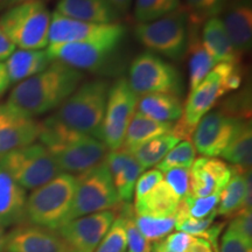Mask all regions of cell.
I'll list each match as a JSON object with an SVG mask.
<instances>
[{"label":"cell","mask_w":252,"mask_h":252,"mask_svg":"<svg viewBox=\"0 0 252 252\" xmlns=\"http://www.w3.org/2000/svg\"><path fill=\"white\" fill-rule=\"evenodd\" d=\"M84 74L52 61L48 68L13 88L6 104L20 113L35 118L56 110L80 87Z\"/></svg>","instance_id":"6da1fadb"},{"label":"cell","mask_w":252,"mask_h":252,"mask_svg":"<svg viewBox=\"0 0 252 252\" xmlns=\"http://www.w3.org/2000/svg\"><path fill=\"white\" fill-rule=\"evenodd\" d=\"M110 86L105 78L81 83L49 118L68 130L97 138L105 115Z\"/></svg>","instance_id":"7a4b0ae2"},{"label":"cell","mask_w":252,"mask_h":252,"mask_svg":"<svg viewBox=\"0 0 252 252\" xmlns=\"http://www.w3.org/2000/svg\"><path fill=\"white\" fill-rule=\"evenodd\" d=\"M76 186L77 176L60 173L53 180L34 189L27 197L26 220L58 231L68 222Z\"/></svg>","instance_id":"3957f363"},{"label":"cell","mask_w":252,"mask_h":252,"mask_svg":"<svg viewBox=\"0 0 252 252\" xmlns=\"http://www.w3.org/2000/svg\"><path fill=\"white\" fill-rule=\"evenodd\" d=\"M52 13L42 1H30L11 6L0 15V28L14 43L26 50H39L48 46Z\"/></svg>","instance_id":"277c9868"},{"label":"cell","mask_w":252,"mask_h":252,"mask_svg":"<svg viewBox=\"0 0 252 252\" xmlns=\"http://www.w3.org/2000/svg\"><path fill=\"white\" fill-rule=\"evenodd\" d=\"M189 15L181 7L165 17L139 23L134 28V36L141 46L154 54L178 61L186 54L188 39Z\"/></svg>","instance_id":"5b68a950"},{"label":"cell","mask_w":252,"mask_h":252,"mask_svg":"<svg viewBox=\"0 0 252 252\" xmlns=\"http://www.w3.org/2000/svg\"><path fill=\"white\" fill-rule=\"evenodd\" d=\"M0 165L26 190H34L62 173L48 149L35 143L6 154Z\"/></svg>","instance_id":"8992f818"},{"label":"cell","mask_w":252,"mask_h":252,"mask_svg":"<svg viewBox=\"0 0 252 252\" xmlns=\"http://www.w3.org/2000/svg\"><path fill=\"white\" fill-rule=\"evenodd\" d=\"M128 86L138 97L150 94H184V80L174 65L153 53L138 55L130 65Z\"/></svg>","instance_id":"52a82bcc"},{"label":"cell","mask_w":252,"mask_h":252,"mask_svg":"<svg viewBox=\"0 0 252 252\" xmlns=\"http://www.w3.org/2000/svg\"><path fill=\"white\" fill-rule=\"evenodd\" d=\"M105 160L77 176L74 202L68 222L90 214L111 210L121 203Z\"/></svg>","instance_id":"ba28073f"},{"label":"cell","mask_w":252,"mask_h":252,"mask_svg":"<svg viewBox=\"0 0 252 252\" xmlns=\"http://www.w3.org/2000/svg\"><path fill=\"white\" fill-rule=\"evenodd\" d=\"M139 97L128 86L126 78H118L110 86L105 115L97 139L110 151L121 150L124 144L128 123L137 110Z\"/></svg>","instance_id":"9c48e42d"},{"label":"cell","mask_w":252,"mask_h":252,"mask_svg":"<svg viewBox=\"0 0 252 252\" xmlns=\"http://www.w3.org/2000/svg\"><path fill=\"white\" fill-rule=\"evenodd\" d=\"M126 28L122 24H91L75 20L58 12H53L50 20L48 45L84 42H118L123 43Z\"/></svg>","instance_id":"30bf717a"},{"label":"cell","mask_w":252,"mask_h":252,"mask_svg":"<svg viewBox=\"0 0 252 252\" xmlns=\"http://www.w3.org/2000/svg\"><path fill=\"white\" fill-rule=\"evenodd\" d=\"M121 45L118 42L58 43L48 45L46 52L52 61L61 62L80 71L100 72L111 64Z\"/></svg>","instance_id":"8fae6325"},{"label":"cell","mask_w":252,"mask_h":252,"mask_svg":"<svg viewBox=\"0 0 252 252\" xmlns=\"http://www.w3.org/2000/svg\"><path fill=\"white\" fill-rule=\"evenodd\" d=\"M235 64L238 63H217L204 80L189 93L180 117L186 125L191 128L196 127L201 118L212 111L220 97L229 93L226 78Z\"/></svg>","instance_id":"7c38bea8"},{"label":"cell","mask_w":252,"mask_h":252,"mask_svg":"<svg viewBox=\"0 0 252 252\" xmlns=\"http://www.w3.org/2000/svg\"><path fill=\"white\" fill-rule=\"evenodd\" d=\"M245 122L226 116L219 109L212 110L201 118L191 135L195 150L207 158L220 157Z\"/></svg>","instance_id":"4fadbf2b"},{"label":"cell","mask_w":252,"mask_h":252,"mask_svg":"<svg viewBox=\"0 0 252 252\" xmlns=\"http://www.w3.org/2000/svg\"><path fill=\"white\" fill-rule=\"evenodd\" d=\"M49 152L62 173L78 176L103 162L108 147L97 138L82 134Z\"/></svg>","instance_id":"5bb4252c"},{"label":"cell","mask_w":252,"mask_h":252,"mask_svg":"<svg viewBox=\"0 0 252 252\" xmlns=\"http://www.w3.org/2000/svg\"><path fill=\"white\" fill-rule=\"evenodd\" d=\"M115 220V212L105 210L71 220L58 230L72 252H94Z\"/></svg>","instance_id":"9a60e30c"},{"label":"cell","mask_w":252,"mask_h":252,"mask_svg":"<svg viewBox=\"0 0 252 252\" xmlns=\"http://www.w3.org/2000/svg\"><path fill=\"white\" fill-rule=\"evenodd\" d=\"M41 122L0 104V159L12 151L34 144L39 139Z\"/></svg>","instance_id":"2e32d148"},{"label":"cell","mask_w":252,"mask_h":252,"mask_svg":"<svg viewBox=\"0 0 252 252\" xmlns=\"http://www.w3.org/2000/svg\"><path fill=\"white\" fill-rule=\"evenodd\" d=\"M5 252H72L55 230L34 224L17 225L6 235Z\"/></svg>","instance_id":"e0dca14e"},{"label":"cell","mask_w":252,"mask_h":252,"mask_svg":"<svg viewBox=\"0 0 252 252\" xmlns=\"http://www.w3.org/2000/svg\"><path fill=\"white\" fill-rule=\"evenodd\" d=\"M231 175V166L222 160L217 158H197L189 169V195L194 197L220 195Z\"/></svg>","instance_id":"ac0fdd59"},{"label":"cell","mask_w":252,"mask_h":252,"mask_svg":"<svg viewBox=\"0 0 252 252\" xmlns=\"http://www.w3.org/2000/svg\"><path fill=\"white\" fill-rule=\"evenodd\" d=\"M222 21L238 54H247L252 46V1L229 0L223 9Z\"/></svg>","instance_id":"d6986e66"},{"label":"cell","mask_w":252,"mask_h":252,"mask_svg":"<svg viewBox=\"0 0 252 252\" xmlns=\"http://www.w3.org/2000/svg\"><path fill=\"white\" fill-rule=\"evenodd\" d=\"M26 189L0 165V228H11L26 222Z\"/></svg>","instance_id":"ffe728a7"},{"label":"cell","mask_w":252,"mask_h":252,"mask_svg":"<svg viewBox=\"0 0 252 252\" xmlns=\"http://www.w3.org/2000/svg\"><path fill=\"white\" fill-rule=\"evenodd\" d=\"M105 162L119 198L128 203L133 196L137 180L145 169L130 152L123 149L108 153Z\"/></svg>","instance_id":"44dd1931"},{"label":"cell","mask_w":252,"mask_h":252,"mask_svg":"<svg viewBox=\"0 0 252 252\" xmlns=\"http://www.w3.org/2000/svg\"><path fill=\"white\" fill-rule=\"evenodd\" d=\"M55 12L75 20L91 24H117L121 14L108 0H59Z\"/></svg>","instance_id":"7402d4cb"},{"label":"cell","mask_w":252,"mask_h":252,"mask_svg":"<svg viewBox=\"0 0 252 252\" xmlns=\"http://www.w3.org/2000/svg\"><path fill=\"white\" fill-rule=\"evenodd\" d=\"M232 175L220 195L217 215L229 216L243 209H251V171L231 166Z\"/></svg>","instance_id":"603a6c76"},{"label":"cell","mask_w":252,"mask_h":252,"mask_svg":"<svg viewBox=\"0 0 252 252\" xmlns=\"http://www.w3.org/2000/svg\"><path fill=\"white\" fill-rule=\"evenodd\" d=\"M200 26L201 25L190 23V21L188 25L186 54L188 55L189 93L193 91L217 64L212 55L204 48L202 40H201Z\"/></svg>","instance_id":"cb8c5ba5"},{"label":"cell","mask_w":252,"mask_h":252,"mask_svg":"<svg viewBox=\"0 0 252 252\" xmlns=\"http://www.w3.org/2000/svg\"><path fill=\"white\" fill-rule=\"evenodd\" d=\"M201 40L216 63L242 62V56L235 49L220 18H210L204 21Z\"/></svg>","instance_id":"d4e9b609"},{"label":"cell","mask_w":252,"mask_h":252,"mask_svg":"<svg viewBox=\"0 0 252 252\" xmlns=\"http://www.w3.org/2000/svg\"><path fill=\"white\" fill-rule=\"evenodd\" d=\"M180 201L162 180L146 195L134 201V213L151 217H174Z\"/></svg>","instance_id":"484cf974"},{"label":"cell","mask_w":252,"mask_h":252,"mask_svg":"<svg viewBox=\"0 0 252 252\" xmlns=\"http://www.w3.org/2000/svg\"><path fill=\"white\" fill-rule=\"evenodd\" d=\"M52 60L46 50L19 49L5 61L9 83H20L48 68Z\"/></svg>","instance_id":"4316f807"},{"label":"cell","mask_w":252,"mask_h":252,"mask_svg":"<svg viewBox=\"0 0 252 252\" xmlns=\"http://www.w3.org/2000/svg\"><path fill=\"white\" fill-rule=\"evenodd\" d=\"M138 112L154 121L176 122L182 116L184 102L180 96L172 94H150L138 99Z\"/></svg>","instance_id":"83f0119b"},{"label":"cell","mask_w":252,"mask_h":252,"mask_svg":"<svg viewBox=\"0 0 252 252\" xmlns=\"http://www.w3.org/2000/svg\"><path fill=\"white\" fill-rule=\"evenodd\" d=\"M173 123H162L154 121L140 112L135 111L133 117L128 123L126 130L123 150L132 152L141 145L147 143L153 138L165 133H169Z\"/></svg>","instance_id":"f1b7e54d"},{"label":"cell","mask_w":252,"mask_h":252,"mask_svg":"<svg viewBox=\"0 0 252 252\" xmlns=\"http://www.w3.org/2000/svg\"><path fill=\"white\" fill-rule=\"evenodd\" d=\"M220 157L242 171H250L252 161L251 121L244 123L220 154Z\"/></svg>","instance_id":"f546056e"},{"label":"cell","mask_w":252,"mask_h":252,"mask_svg":"<svg viewBox=\"0 0 252 252\" xmlns=\"http://www.w3.org/2000/svg\"><path fill=\"white\" fill-rule=\"evenodd\" d=\"M179 141L180 140L171 133L158 135L132 151L131 154L140 163V166L146 169L157 166Z\"/></svg>","instance_id":"4dcf8cb0"},{"label":"cell","mask_w":252,"mask_h":252,"mask_svg":"<svg viewBox=\"0 0 252 252\" xmlns=\"http://www.w3.org/2000/svg\"><path fill=\"white\" fill-rule=\"evenodd\" d=\"M181 0H135L134 18L139 23H150L178 11Z\"/></svg>","instance_id":"1f68e13d"},{"label":"cell","mask_w":252,"mask_h":252,"mask_svg":"<svg viewBox=\"0 0 252 252\" xmlns=\"http://www.w3.org/2000/svg\"><path fill=\"white\" fill-rule=\"evenodd\" d=\"M196 159V150L190 140L179 141L166 157L158 163V168L161 173H166L172 168L190 169L194 160Z\"/></svg>","instance_id":"d6a6232c"},{"label":"cell","mask_w":252,"mask_h":252,"mask_svg":"<svg viewBox=\"0 0 252 252\" xmlns=\"http://www.w3.org/2000/svg\"><path fill=\"white\" fill-rule=\"evenodd\" d=\"M135 214V213H134ZM135 224L147 241H160L171 234L175 228V217H151L144 215L134 216Z\"/></svg>","instance_id":"836d02e7"},{"label":"cell","mask_w":252,"mask_h":252,"mask_svg":"<svg viewBox=\"0 0 252 252\" xmlns=\"http://www.w3.org/2000/svg\"><path fill=\"white\" fill-rule=\"evenodd\" d=\"M229 0H186L189 21L202 25L210 18H216L223 12Z\"/></svg>","instance_id":"e575fe53"},{"label":"cell","mask_w":252,"mask_h":252,"mask_svg":"<svg viewBox=\"0 0 252 252\" xmlns=\"http://www.w3.org/2000/svg\"><path fill=\"white\" fill-rule=\"evenodd\" d=\"M220 111L230 117L239 121H250L251 118V91L244 88L239 93L226 98L222 105L219 106Z\"/></svg>","instance_id":"d590c367"},{"label":"cell","mask_w":252,"mask_h":252,"mask_svg":"<svg viewBox=\"0 0 252 252\" xmlns=\"http://www.w3.org/2000/svg\"><path fill=\"white\" fill-rule=\"evenodd\" d=\"M122 216L125 222L126 238H127V252H150L151 245L141 235L134 220V210L130 203H125L122 210Z\"/></svg>","instance_id":"8d00e7d4"},{"label":"cell","mask_w":252,"mask_h":252,"mask_svg":"<svg viewBox=\"0 0 252 252\" xmlns=\"http://www.w3.org/2000/svg\"><path fill=\"white\" fill-rule=\"evenodd\" d=\"M127 245L125 222L121 215L113 220L94 252H125Z\"/></svg>","instance_id":"74e56055"},{"label":"cell","mask_w":252,"mask_h":252,"mask_svg":"<svg viewBox=\"0 0 252 252\" xmlns=\"http://www.w3.org/2000/svg\"><path fill=\"white\" fill-rule=\"evenodd\" d=\"M220 195H210L207 197H194L188 195L180 201L181 206L190 217L194 219H204L216 212Z\"/></svg>","instance_id":"f35d334b"},{"label":"cell","mask_w":252,"mask_h":252,"mask_svg":"<svg viewBox=\"0 0 252 252\" xmlns=\"http://www.w3.org/2000/svg\"><path fill=\"white\" fill-rule=\"evenodd\" d=\"M163 181L180 200L189 195V169L172 168L163 174Z\"/></svg>","instance_id":"ab89813d"},{"label":"cell","mask_w":252,"mask_h":252,"mask_svg":"<svg viewBox=\"0 0 252 252\" xmlns=\"http://www.w3.org/2000/svg\"><path fill=\"white\" fill-rule=\"evenodd\" d=\"M251 247L252 242L228 228L220 238V250L217 252H252Z\"/></svg>","instance_id":"60d3db41"},{"label":"cell","mask_w":252,"mask_h":252,"mask_svg":"<svg viewBox=\"0 0 252 252\" xmlns=\"http://www.w3.org/2000/svg\"><path fill=\"white\" fill-rule=\"evenodd\" d=\"M163 180V173L159 169H151L139 176L135 184V200H139Z\"/></svg>","instance_id":"b9f144b4"},{"label":"cell","mask_w":252,"mask_h":252,"mask_svg":"<svg viewBox=\"0 0 252 252\" xmlns=\"http://www.w3.org/2000/svg\"><path fill=\"white\" fill-rule=\"evenodd\" d=\"M228 228L235 230L248 241L252 242V214L251 209H243L237 213L235 219L230 222Z\"/></svg>","instance_id":"7bdbcfd3"},{"label":"cell","mask_w":252,"mask_h":252,"mask_svg":"<svg viewBox=\"0 0 252 252\" xmlns=\"http://www.w3.org/2000/svg\"><path fill=\"white\" fill-rule=\"evenodd\" d=\"M193 236L185 234V232H175L169 235L165 241H162L163 248L168 252H185L188 248Z\"/></svg>","instance_id":"ee69618b"},{"label":"cell","mask_w":252,"mask_h":252,"mask_svg":"<svg viewBox=\"0 0 252 252\" xmlns=\"http://www.w3.org/2000/svg\"><path fill=\"white\" fill-rule=\"evenodd\" d=\"M185 252H217V249L206 238L193 237Z\"/></svg>","instance_id":"f6af8a7d"},{"label":"cell","mask_w":252,"mask_h":252,"mask_svg":"<svg viewBox=\"0 0 252 252\" xmlns=\"http://www.w3.org/2000/svg\"><path fill=\"white\" fill-rule=\"evenodd\" d=\"M15 45L0 28V62H4L15 52Z\"/></svg>","instance_id":"bcb514c9"},{"label":"cell","mask_w":252,"mask_h":252,"mask_svg":"<svg viewBox=\"0 0 252 252\" xmlns=\"http://www.w3.org/2000/svg\"><path fill=\"white\" fill-rule=\"evenodd\" d=\"M133 0H108V2L118 12L119 14H125L130 9Z\"/></svg>","instance_id":"7dc6e473"},{"label":"cell","mask_w":252,"mask_h":252,"mask_svg":"<svg viewBox=\"0 0 252 252\" xmlns=\"http://www.w3.org/2000/svg\"><path fill=\"white\" fill-rule=\"evenodd\" d=\"M9 84L11 83H9L7 72H6L5 64L0 62V96L8 89Z\"/></svg>","instance_id":"c3c4849f"},{"label":"cell","mask_w":252,"mask_h":252,"mask_svg":"<svg viewBox=\"0 0 252 252\" xmlns=\"http://www.w3.org/2000/svg\"><path fill=\"white\" fill-rule=\"evenodd\" d=\"M5 242H6V235L4 232V229L0 228V252H5Z\"/></svg>","instance_id":"681fc988"},{"label":"cell","mask_w":252,"mask_h":252,"mask_svg":"<svg viewBox=\"0 0 252 252\" xmlns=\"http://www.w3.org/2000/svg\"><path fill=\"white\" fill-rule=\"evenodd\" d=\"M13 6V0H0V8H9Z\"/></svg>","instance_id":"f907efd6"},{"label":"cell","mask_w":252,"mask_h":252,"mask_svg":"<svg viewBox=\"0 0 252 252\" xmlns=\"http://www.w3.org/2000/svg\"><path fill=\"white\" fill-rule=\"evenodd\" d=\"M150 252H160V241L154 242V244L151 245Z\"/></svg>","instance_id":"816d5d0a"},{"label":"cell","mask_w":252,"mask_h":252,"mask_svg":"<svg viewBox=\"0 0 252 252\" xmlns=\"http://www.w3.org/2000/svg\"><path fill=\"white\" fill-rule=\"evenodd\" d=\"M30 1H45V0H13V6L18 4H23V2H30Z\"/></svg>","instance_id":"f5cc1de1"},{"label":"cell","mask_w":252,"mask_h":252,"mask_svg":"<svg viewBox=\"0 0 252 252\" xmlns=\"http://www.w3.org/2000/svg\"><path fill=\"white\" fill-rule=\"evenodd\" d=\"M160 252H168L166 250L165 248H163V244H162V241H160Z\"/></svg>","instance_id":"db71d44e"},{"label":"cell","mask_w":252,"mask_h":252,"mask_svg":"<svg viewBox=\"0 0 252 252\" xmlns=\"http://www.w3.org/2000/svg\"><path fill=\"white\" fill-rule=\"evenodd\" d=\"M0 9H1V8H0Z\"/></svg>","instance_id":"11a10c76"}]
</instances>
